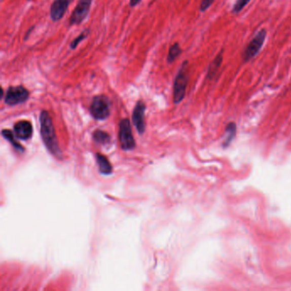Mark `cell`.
Listing matches in <instances>:
<instances>
[{
	"mask_svg": "<svg viewBox=\"0 0 291 291\" xmlns=\"http://www.w3.org/2000/svg\"><path fill=\"white\" fill-rule=\"evenodd\" d=\"M146 103L143 101H138L132 113V122L140 134L146 131Z\"/></svg>",
	"mask_w": 291,
	"mask_h": 291,
	"instance_id": "ba28073f",
	"label": "cell"
},
{
	"mask_svg": "<svg viewBox=\"0 0 291 291\" xmlns=\"http://www.w3.org/2000/svg\"><path fill=\"white\" fill-rule=\"evenodd\" d=\"M215 0H202L201 5H200V11L201 12H205L208 11V9L210 8L211 6L213 5V2Z\"/></svg>",
	"mask_w": 291,
	"mask_h": 291,
	"instance_id": "d6986e66",
	"label": "cell"
},
{
	"mask_svg": "<svg viewBox=\"0 0 291 291\" xmlns=\"http://www.w3.org/2000/svg\"><path fill=\"white\" fill-rule=\"evenodd\" d=\"M226 131H227V132H226L227 138L225 139V146L230 144V143L232 142V138H234L235 134H236V131H237V126H236L234 122H231V123L227 125V130H226Z\"/></svg>",
	"mask_w": 291,
	"mask_h": 291,
	"instance_id": "9a60e30c",
	"label": "cell"
},
{
	"mask_svg": "<svg viewBox=\"0 0 291 291\" xmlns=\"http://www.w3.org/2000/svg\"><path fill=\"white\" fill-rule=\"evenodd\" d=\"M90 113L96 120H104L111 114V101L104 95L96 96L90 106Z\"/></svg>",
	"mask_w": 291,
	"mask_h": 291,
	"instance_id": "277c9868",
	"label": "cell"
},
{
	"mask_svg": "<svg viewBox=\"0 0 291 291\" xmlns=\"http://www.w3.org/2000/svg\"><path fill=\"white\" fill-rule=\"evenodd\" d=\"M120 142H121V146L122 148L125 151H130L134 148L135 141L133 138V135H132V127H131V123L128 119H124L122 120V122L120 123Z\"/></svg>",
	"mask_w": 291,
	"mask_h": 291,
	"instance_id": "8992f818",
	"label": "cell"
},
{
	"mask_svg": "<svg viewBox=\"0 0 291 291\" xmlns=\"http://www.w3.org/2000/svg\"><path fill=\"white\" fill-rule=\"evenodd\" d=\"M14 132L16 137L20 139H28L32 134V124L27 121H20L14 126Z\"/></svg>",
	"mask_w": 291,
	"mask_h": 291,
	"instance_id": "30bf717a",
	"label": "cell"
},
{
	"mask_svg": "<svg viewBox=\"0 0 291 291\" xmlns=\"http://www.w3.org/2000/svg\"><path fill=\"white\" fill-rule=\"evenodd\" d=\"M40 120H41V137L43 139L44 143L46 144V148L48 149L49 151L53 156L61 159L62 155V151L58 146L55 128L48 111H42Z\"/></svg>",
	"mask_w": 291,
	"mask_h": 291,
	"instance_id": "6da1fadb",
	"label": "cell"
},
{
	"mask_svg": "<svg viewBox=\"0 0 291 291\" xmlns=\"http://www.w3.org/2000/svg\"><path fill=\"white\" fill-rule=\"evenodd\" d=\"M29 91L23 86L10 87L6 92L5 102L7 105H17L26 102L29 98Z\"/></svg>",
	"mask_w": 291,
	"mask_h": 291,
	"instance_id": "5b68a950",
	"label": "cell"
},
{
	"mask_svg": "<svg viewBox=\"0 0 291 291\" xmlns=\"http://www.w3.org/2000/svg\"><path fill=\"white\" fill-rule=\"evenodd\" d=\"M267 32L265 28H262L259 32L256 33L248 46H246L245 50L243 53V60L244 62H248L256 57L262 50V46H264L265 41L267 39Z\"/></svg>",
	"mask_w": 291,
	"mask_h": 291,
	"instance_id": "3957f363",
	"label": "cell"
},
{
	"mask_svg": "<svg viewBox=\"0 0 291 291\" xmlns=\"http://www.w3.org/2000/svg\"><path fill=\"white\" fill-rule=\"evenodd\" d=\"M189 81V62L185 61L176 75L173 83V102L176 104L183 101L186 97V88Z\"/></svg>",
	"mask_w": 291,
	"mask_h": 291,
	"instance_id": "7a4b0ae2",
	"label": "cell"
},
{
	"mask_svg": "<svg viewBox=\"0 0 291 291\" xmlns=\"http://www.w3.org/2000/svg\"><path fill=\"white\" fill-rule=\"evenodd\" d=\"M73 2L74 0H54L50 9L51 19L53 22H58L63 18L67 9Z\"/></svg>",
	"mask_w": 291,
	"mask_h": 291,
	"instance_id": "9c48e42d",
	"label": "cell"
},
{
	"mask_svg": "<svg viewBox=\"0 0 291 291\" xmlns=\"http://www.w3.org/2000/svg\"><path fill=\"white\" fill-rule=\"evenodd\" d=\"M35 27L34 26H32V27H30L28 31L26 32V35H25L24 41H27V39L29 38L30 33L32 32V30L34 29Z\"/></svg>",
	"mask_w": 291,
	"mask_h": 291,
	"instance_id": "44dd1931",
	"label": "cell"
},
{
	"mask_svg": "<svg viewBox=\"0 0 291 291\" xmlns=\"http://www.w3.org/2000/svg\"><path fill=\"white\" fill-rule=\"evenodd\" d=\"M182 53V49L178 43H174L170 46L168 54H167V61L168 63H173Z\"/></svg>",
	"mask_w": 291,
	"mask_h": 291,
	"instance_id": "4fadbf2b",
	"label": "cell"
},
{
	"mask_svg": "<svg viewBox=\"0 0 291 291\" xmlns=\"http://www.w3.org/2000/svg\"><path fill=\"white\" fill-rule=\"evenodd\" d=\"M250 1L251 0H237V1L235 2L234 5H233V7H232V13H240L241 11H243L246 6H248V4L249 3Z\"/></svg>",
	"mask_w": 291,
	"mask_h": 291,
	"instance_id": "ac0fdd59",
	"label": "cell"
},
{
	"mask_svg": "<svg viewBox=\"0 0 291 291\" xmlns=\"http://www.w3.org/2000/svg\"><path fill=\"white\" fill-rule=\"evenodd\" d=\"M90 33V29L89 28H87V29L84 30L83 32H81V34L78 36V37H76V39H74L72 42L70 44V49L72 50H76L77 48V46L80 45L81 42L82 41H85L86 39L88 37Z\"/></svg>",
	"mask_w": 291,
	"mask_h": 291,
	"instance_id": "e0dca14e",
	"label": "cell"
},
{
	"mask_svg": "<svg viewBox=\"0 0 291 291\" xmlns=\"http://www.w3.org/2000/svg\"><path fill=\"white\" fill-rule=\"evenodd\" d=\"M141 1H142V0H130V6H131L132 8H133L135 6H138V4H140Z\"/></svg>",
	"mask_w": 291,
	"mask_h": 291,
	"instance_id": "ffe728a7",
	"label": "cell"
},
{
	"mask_svg": "<svg viewBox=\"0 0 291 291\" xmlns=\"http://www.w3.org/2000/svg\"><path fill=\"white\" fill-rule=\"evenodd\" d=\"M93 0H80L69 18V25H80L89 14Z\"/></svg>",
	"mask_w": 291,
	"mask_h": 291,
	"instance_id": "52a82bcc",
	"label": "cell"
},
{
	"mask_svg": "<svg viewBox=\"0 0 291 291\" xmlns=\"http://www.w3.org/2000/svg\"><path fill=\"white\" fill-rule=\"evenodd\" d=\"M93 138L97 143H102V144L108 143L111 141V136L102 130H97L93 134Z\"/></svg>",
	"mask_w": 291,
	"mask_h": 291,
	"instance_id": "5bb4252c",
	"label": "cell"
},
{
	"mask_svg": "<svg viewBox=\"0 0 291 291\" xmlns=\"http://www.w3.org/2000/svg\"><path fill=\"white\" fill-rule=\"evenodd\" d=\"M96 158H97V164H98V167H99L100 172L102 174H105V175L111 174L112 173V166H111L110 161L107 159V157H104L103 155H101V154H97Z\"/></svg>",
	"mask_w": 291,
	"mask_h": 291,
	"instance_id": "7c38bea8",
	"label": "cell"
},
{
	"mask_svg": "<svg viewBox=\"0 0 291 291\" xmlns=\"http://www.w3.org/2000/svg\"><path fill=\"white\" fill-rule=\"evenodd\" d=\"M223 59H224V50L222 49L219 52L218 54L216 55V57L213 58V61L211 62L210 64L208 66V73H207V78L208 80L212 81V80L215 78L216 75L218 73V71L220 70V67L222 65Z\"/></svg>",
	"mask_w": 291,
	"mask_h": 291,
	"instance_id": "8fae6325",
	"label": "cell"
},
{
	"mask_svg": "<svg viewBox=\"0 0 291 291\" xmlns=\"http://www.w3.org/2000/svg\"><path fill=\"white\" fill-rule=\"evenodd\" d=\"M2 135H3V137L5 138H6L7 140L10 141L11 142V144L14 146V148L16 149V150H18L20 151H24V149L22 147L20 143H17L16 140H15V138H14L13 134H12V132L10 131V130H3V132H2Z\"/></svg>",
	"mask_w": 291,
	"mask_h": 291,
	"instance_id": "2e32d148",
	"label": "cell"
}]
</instances>
